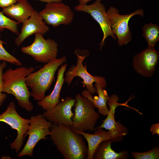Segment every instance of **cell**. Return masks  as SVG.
<instances>
[{
    "mask_svg": "<svg viewBox=\"0 0 159 159\" xmlns=\"http://www.w3.org/2000/svg\"><path fill=\"white\" fill-rule=\"evenodd\" d=\"M50 138L65 159H86L88 147L81 134L69 126L52 124Z\"/></svg>",
    "mask_w": 159,
    "mask_h": 159,
    "instance_id": "cell-1",
    "label": "cell"
},
{
    "mask_svg": "<svg viewBox=\"0 0 159 159\" xmlns=\"http://www.w3.org/2000/svg\"><path fill=\"white\" fill-rule=\"evenodd\" d=\"M35 70L33 67H20L15 69L10 68L2 75V92L13 95L18 105L28 112L32 111L34 107L29 100L30 92L25 79L28 74Z\"/></svg>",
    "mask_w": 159,
    "mask_h": 159,
    "instance_id": "cell-2",
    "label": "cell"
},
{
    "mask_svg": "<svg viewBox=\"0 0 159 159\" xmlns=\"http://www.w3.org/2000/svg\"><path fill=\"white\" fill-rule=\"evenodd\" d=\"M67 61L65 56L55 59L47 63L39 70L33 72L26 78L28 87L31 90L30 96L35 100L39 101L45 96L46 92L49 89L54 80L56 72L59 66Z\"/></svg>",
    "mask_w": 159,
    "mask_h": 159,
    "instance_id": "cell-3",
    "label": "cell"
},
{
    "mask_svg": "<svg viewBox=\"0 0 159 159\" xmlns=\"http://www.w3.org/2000/svg\"><path fill=\"white\" fill-rule=\"evenodd\" d=\"M75 99L71 128L83 132L93 130L100 118L99 113L95 110L93 103L87 98L78 94Z\"/></svg>",
    "mask_w": 159,
    "mask_h": 159,
    "instance_id": "cell-4",
    "label": "cell"
},
{
    "mask_svg": "<svg viewBox=\"0 0 159 159\" xmlns=\"http://www.w3.org/2000/svg\"><path fill=\"white\" fill-rule=\"evenodd\" d=\"M74 54L77 57L76 64L72 65L65 74V82L68 86L74 77H79L83 80L82 83L92 94L96 92V88L93 85L94 82L99 83L105 88L106 86L105 78L102 76L92 75L87 72L86 65L84 66L83 64V62L89 56V52L86 50L77 49L74 51Z\"/></svg>",
    "mask_w": 159,
    "mask_h": 159,
    "instance_id": "cell-5",
    "label": "cell"
},
{
    "mask_svg": "<svg viewBox=\"0 0 159 159\" xmlns=\"http://www.w3.org/2000/svg\"><path fill=\"white\" fill-rule=\"evenodd\" d=\"M29 125L25 135H29L28 140L23 149L17 155L18 157L24 155L32 157L34 149L37 143L41 140L47 139L50 135V128L52 123L47 120L42 114L32 115L30 119Z\"/></svg>",
    "mask_w": 159,
    "mask_h": 159,
    "instance_id": "cell-6",
    "label": "cell"
},
{
    "mask_svg": "<svg viewBox=\"0 0 159 159\" xmlns=\"http://www.w3.org/2000/svg\"><path fill=\"white\" fill-rule=\"evenodd\" d=\"M33 42L30 45L21 48V52L31 56L36 61L47 63L57 58L58 44L54 39H45L43 35L35 34Z\"/></svg>",
    "mask_w": 159,
    "mask_h": 159,
    "instance_id": "cell-7",
    "label": "cell"
},
{
    "mask_svg": "<svg viewBox=\"0 0 159 159\" xmlns=\"http://www.w3.org/2000/svg\"><path fill=\"white\" fill-rule=\"evenodd\" d=\"M112 32L117 39L119 45L121 46L127 44L131 40L132 34L128 26V22L133 16L139 15L144 16L143 11L138 9L126 15H121L116 8L110 7L107 11Z\"/></svg>",
    "mask_w": 159,
    "mask_h": 159,
    "instance_id": "cell-8",
    "label": "cell"
},
{
    "mask_svg": "<svg viewBox=\"0 0 159 159\" xmlns=\"http://www.w3.org/2000/svg\"><path fill=\"white\" fill-rule=\"evenodd\" d=\"M0 122L6 123L17 131V137L10 145L12 149L18 153L25 140V135L29 125V119L21 117L16 110L14 102L11 101L5 111L0 115Z\"/></svg>",
    "mask_w": 159,
    "mask_h": 159,
    "instance_id": "cell-9",
    "label": "cell"
},
{
    "mask_svg": "<svg viewBox=\"0 0 159 159\" xmlns=\"http://www.w3.org/2000/svg\"><path fill=\"white\" fill-rule=\"evenodd\" d=\"M39 13L46 24L54 28L69 24L74 16L70 7L62 2L47 3Z\"/></svg>",
    "mask_w": 159,
    "mask_h": 159,
    "instance_id": "cell-10",
    "label": "cell"
},
{
    "mask_svg": "<svg viewBox=\"0 0 159 159\" xmlns=\"http://www.w3.org/2000/svg\"><path fill=\"white\" fill-rule=\"evenodd\" d=\"M132 99L130 98L125 102L120 103L118 102L119 98L116 95L113 94L109 96L107 102L109 108V111L107 117L102 121V123L100 125L94 128L93 130L99 128H105L107 130L113 137V143L122 141L125 136L127 134L128 129L121 123L115 121V110L120 106H125L132 108L127 105L128 102Z\"/></svg>",
    "mask_w": 159,
    "mask_h": 159,
    "instance_id": "cell-11",
    "label": "cell"
},
{
    "mask_svg": "<svg viewBox=\"0 0 159 159\" xmlns=\"http://www.w3.org/2000/svg\"><path fill=\"white\" fill-rule=\"evenodd\" d=\"M102 0H96L90 5L79 4L74 7L76 11L89 14L99 24L103 33V38L100 44V49H102L105 40L107 37L111 36L114 39H117L111 30L108 15L104 5L101 3Z\"/></svg>",
    "mask_w": 159,
    "mask_h": 159,
    "instance_id": "cell-12",
    "label": "cell"
},
{
    "mask_svg": "<svg viewBox=\"0 0 159 159\" xmlns=\"http://www.w3.org/2000/svg\"><path fill=\"white\" fill-rule=\"evenodd\" d=\"M75 102V99L66 97L54 107L45 111L42 115L53 124H62L71 127L72 125V118L74 115L72 109Z\"/></svg>",
    "mask_w": 159,
    "mask_h": 159,
    "instance_id": "cell-13",
    "label": "cell"
},
{
    "mask_svg": "<svg viewBox=\"0 0 159 159\" xmlns=\"http://www.w3.org/2000/svg\"><path fill=\"white\" fill-rule=\"evenodd\" d=\"M159 57L155 48L148 47L134 57L132 66L134 69L143 76L152 77L155 73Z\"/></svg>",
    "mask_w": 159,
    "mask_h": 159,
    "instance_id": "cell-14",
    "label": "cell"
},
{
    "mask_svg": "<svg viewBox=\"0 0 159 159\" xmlns=\"http://www.w3.org/2000/svg\"><path fill=\"white\" fill-rule=\"evenodd\" d=\"M21 31L15 40V43L17 47L27 38L33 34H44L49 31V28L39 13L35 10L33 14L22 23Z\"/></svg>",
    "mask_w": 159,
    "mask_h": 159,
    "instance_id": "cell-15",
    "label": "cell"
},
{
    "mask_svg": "<svg viewBox=\"0 0 159 159\" xmlns=\"http://www.w3.org/2000/svg\"><path fill=\"white\" fill-rule=\"evenodd\" d=\"M67 66L65 63L61 65L58 69L57 81L54 87L49 95L45 96L42 100L37 102L38 105L47 111L52 108L59 102L60 94L62 88L65 82L64 74Z\"/></svg>",
    "mask_w": 159,
    "mask_h": 159,
    "instance_id": "cell-16",
    "label": "cell"
},
{
    "mask_svg": "<svg viewBox=\"0 0 159 159\" xmlns=\"http://www.w3.org/2000/svg\"><path fill=\"white\" fill-rule=\"evenodd\" d=\"M35 10L27 0H18L16 3L3 9L4 14L23 23L33 14Z\"/></svg>",
    "mask_w": 159,
    "mask_h": 159,
    "instance_id": "cell-17",
    "label": "cell"
},
{
    "mask_svg": "<svg viewBox=\"0 0 159 159\" xmlns=\"http://www.w3.org/2000/svg\"><path fill=\"white\" fill-rule=\"evenodd\" d=\"M73 130L81 134L87 142L88 153L87 159H93L94 154L97 148L104 141L111 140L113 142H114V137L110 132L103 130L101 128L95 129L93 134Z\"/></svg>",
    "mask_w": 159,
    "mask_h": 159,
    "instance_id": "cell-18",
    "label": "cell"
},
{
    "mask_svg": "<svg viewBox=\"0 0 159 159\" xmlns=\"http://www.w3.org/2000/svg\"><path fill=\"white\" fill-rule=\"evenodd\" d=\"M94 86L96 88V92L98 94V96H95L93 97L92 94L87 90H84L82 92V95L92 102L95 107L98 109L99 114L106 116L109 111L107 103L109 96L107 91L99 83L95 82Z\"/></svg>",
    "mask_w": 159,
    "mask_h": 159,
    "instance_id": "cell-19",
    "label": "cell"
},
{
    "mask_svg": "<svg viewBox=\"0 0 159 159\" xmlns=\"http://www.w3.org/2000/svg\"><path fill=\"white\" fill-rule=\"evenodd\" d=\"M111 140L102 142L97 147L93 155L94 159H126L128 156V151L122 150L119 153L115 151L111 148Z\"/></svg>",
    "mask_w": 159,
    "mask_h": 159,
    "instance_id": "cell-20",
    "label": "cell"
},
{
    "mask_svg": "<svg viewBox=\"0 0 159 159\" xmlns=\"http://www.w3.org/2000/svg\"><path fill=\"white\" fill-rule=\"evenodd\" d=\"M143 35L146 40L148 48H155L159 40V27L156 24L151 23L145 24L142 28Z\"/></svg>",
    "mask_w": 159,
    "mask_h": 159,
    "instance_id": "cell-21",
    "label": "cell"
},
{
    "mask_svg": "<svg viewBox=\"0 0 159 159\" xmlns=\"http://www.w3.org/2000/svg\"><path fill=\"white\" fill-rule=\"evenodd\" d=\"M20 23L13 20L4 15L2 11H0V32H2L4 29H8L17 35L19 34L18 25Z\"/></svg>",
    "mask_w": 159,
    "mask_h": 159,
    "instance_id": "cell-22",
    "label": "cell"
},
{
    "mask_svg": "<svg viewBox=\"0 0 159 159\" xmlns=\"http://www.w3.org/2000/svg\"><path fill=\"white\" fill-rule=\"evenodd\" d=\"M1 36L0 32V37ZM3 44L7 43L0 39V61H4L17 66H22V64L20 61L6 51L3 47Z\"/></svg>",
    "mask_w": 159,
    "mask_h": 159,
    "instance_id": "cell-23",
    "label": "cell"
},
{
    "mask_svg": "<svg viewBox=\"0 0 159 159\" xmlns=\"http://www.w3.org/2000/svg\"><path fill=\"white\" fill-rule=\"evenodd\" d=\"M131 154L135 159H158L159 148L158 146L144 152H132Z\"/></svg>",
    "mask_w": 159,
    "mask_h": 159,
    "instance_id": "cell-24",
    "label": "cell"
},
{
    "mask_svg": "<svg viewBox=\"0 0 159 159\" xmlns=\"http://www.w3.org/2000/svg\"><path fill=\"white\" fill-rule=\"evenodd\" d=\"M6 65V62L3 61L0 62V106H1L6 100L7 97L6 94L3 93L2 91V75L3 69Z\"/></svg>",
    "mask_w": 159,
    "mask_h": 159,
    "instance_id": "cell-25",
    "label": "cell"
},
{
    "mask_svg": "<svg viewBox=\"0 0 159 159\" xmlns=\"http://www.w3.org/2000/svg\"><path fill=\"white\" fill-rule=\"evenodd\" d=\"M18 0H0V7L3 9L16 3Z\"/></svg>",
    "mask_w": 159,
    "mask_h": 159,
    "instance_id": "cell-26",
    "label": "cell"
},
{
    "mask_svg": "<svg viewBox=\"0 0 159 159\" xmlns=\"http://www.w3.org/2000/svg\"><path fill=\"white\" fill-rule=\"evenodd\" d=\"M150 131L152 132L153 135H159V123L153 124L151 126Z\"/></svg>",
    "mask_w": 159,
    "mask_h": 159,
    "instance_id": "cell-27",
    "label": "cell"
},
{
    "mask_svg": "<svg viewBox=\"0 0 159 159\" xmlns=\"http://www.w3.org/2000/svg\"><path fill=\"white\" fill-rule=\"evenodd\" d=\"M39 1L41 2H45L47 3L53 2H62L63 0H34Z\"/></svg>",
    "mask_w": 159,
    "mask_h": 159,
    "instance_id": "cell-28",
    "label": "cell"
},
{
    "mask_svg": "<svg viewBox=\"0 0 159 159\" xmlns=\"http://www.w3.org/2000/svg\"><path fill=\"white\" fill-rule=\"evenodd\" d=\"M79 2L80 4H87L91 0H76Z\"/></svg>",
    "mask_w": 159,
    "mask_h": 159,
    "instance_id": "cell-29",
    "label": "cell"
},
{
    "mask_svg": "<svg viewBox=\"0 0 159 159\" xmlns=\"http://www.w3.org/2000/svg\"><path fill=\"white\" fill-rule=\"evenodd\" d=\"M1 158L2 159H11V157L7 155L3 156L1 157Z\"/></svg>",
    "mask_w": 159,
    "mask_h": 159,
    "instance_id": "cell-30",
    "label": "cell"
}]
</instances>
